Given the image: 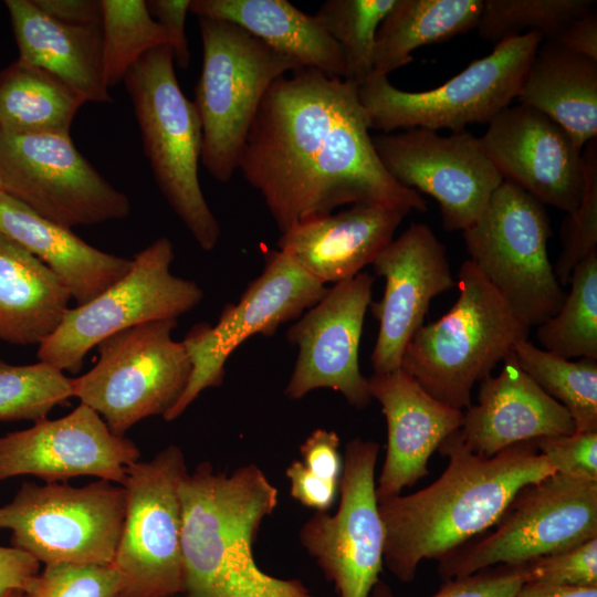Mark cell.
<instances>
[{
	"label": "cell",
	"mask_w": 597,
	"mask_h": 597,
	"mask_svg": "<svg viewBox=\"0 0 597 597\" xmlns=\"http://www.w3.org/2000/svg\"><path fill=\"white\" fill-rule=\"evenodd\" d=\"M483 0H396L375 42L374 71L388 75L412 61V52L478 27Z\"/></svg>",
	"instance_id": "30"
},
{
	"label": "cell",
	"mask_w": 597,
	"mask_h": 597,
	"mask_svg": "<svg viewBox=\"0 0 597 597\" xmlns=\"http://www.w3.org/2000/svg\"><path fill=\"white\" fill-rule=\"evenodd\" d=\"M19 57L51 73L85 102L109 103L102 55L101 24L59 22L32 0H6Z\"/></svg>",
	"instance_id": "26"
},
{
	"label": "cell",
	"mask_w": 597,
	"mask_h": 597,
	"mask_svg": "<svg viewBox=\"0 0 597 597\" xmlns=\"http://www.w3.org/2000/svg\"><path fill=\"white\" fill-rule=\"evenodd\" d=\"M0 597H25V594L22 590H10Z\"/></svg>",
	"instance_id": "50"
},
{
	"label": "cell",
	"mask_w": 597,
	"mask_h": 597,
	"mask_svg": "<svg viewBox=\"0 0 597 597\" xmlns=\"http://www.w3.org/2000/svg\"><path fill=\"white\" fill-rule=\"evenodd\" d=\"M119 575L113 564L44 565L25 597H117Z\"/></svg>",
	"instance_id": "39"
},
{
	"label": "cell",
	"mask_w": 597,
	"mask_h": 597,
	"mask_svg": "<svg viewBox=\"0 0 597 597\" xmlns=\"http://www.w3.org/2000/svg\"><path fill=\"white\" fill-rule=\"evenodd\" d=\"M374 280L369 273L360 272L335 283L289 327L287 341L297 347L294 369L285 388L290 399L329 388L357 409L370 404L368 378L360 371L358 350Z\"/></svg>",
	"instance_id": "18"
},
{
	"label": "cell",
	"mask_w": 597,
	"mask_h": 597,
	"mask_svg": "<svg viewBox=\"0 0 597 597\" xmlns=\"http://www.w3.org/2000/svg\"><path fill=\"white\" fill-rule=\"evenodd\" d=\"M174 244L157 238L132 259L125 275L93 300L69 307L38 358L61 371L78 373L87 353L106 337L142 323L177 320L203 298L191 280L170 272Z\"/></svg>",
	"instance_id": "11"
},
{
	"label": "cell",
	"mask_w": 597,
	"mask_h": 597,
	"mask_svg": "<svg viewBox=\"0 0 597 597\" xmlns=\"http://www.w3.org/2000/svg\"><path fill=\"white\" fill-rule=\"evenodd\" d=\"M0 233L44 263L76 305L100 295L132 266V260L88 244L4 191H0Z\"/></svg>",
	"instance_id": "25"
},
{
	"label": "cell",
	"mask_w": 597,
	"mask_h": 597,
	"mask_svg": "<svg viewBox=\"0 0 597 597\" xmlns=\"http://www.w3.org/2000/svg\"><path fill=\"white\" fill-rule=\"evenodd\" d=\"M0 191H3L1 177H0Z\"/></svg>",
	"instance_id": "52"
},
{
	"label": "cell",
	"mask_w": 597,
	"mask_h": 597,
	"mask_svg": "<svg viewBox=\"0 0 597 597\" xmlns=\"http://www.w3.org/2000/svg\"><path fill=\"white\" fill-rule=\"evenodd\" d=\"M187 472L176 444L126 469L125 516L112 562L119 575L117 597L184 591L179 486Z\"/></svg>",
	"instance_id": "13"
},
{
	"label": "cell",
	"mask_w": 597,
	"mask_h": 597,
	"mask_svg": "<svg viewBox=\"0 0 597 597\" xmlns=\"http://www.w3.org/2000/svg\"><path fill=\"white\" fill-rule=\"evenodd\" d=\"M191 0H150L146 1L153 18L164 28L169 39L174 60L180 67H188L190 53L186 36V17Z\"/></svg>",
	"instance_id": "44"
},
{
	"label": "cell",
	"mask_w": 597,
	"mask_h": 597,
	"mask_svg": "<svg viewBox=\"0 0 597 597\" xmlns=\"http://www.w3.org/2000/svg\"><path fill=\"white\" fill-rule=\"evenodd\" d=\"M455 287L450 310L413 334L400 368L430 396L462 410L472 405L474 385L528 338L530 327L470 260L461 264Z\"/></svg>",
	"instance_id": "4"
},
{
	"label": "cell",
	"mask_w": 597,
	"mask_h": 597,
	"mask_svg": "<svg viewBox=\"0 0 597 597\" xmlns=\"http://www.w3.org/2000/svg\"><path fill=\"white\" fill-rule=\"evenodd\" d=\"M339 444L341 440L335 431L315 429L300 447L303 464L318 478L339 484L343 471Z\"/></svg>",
	"instance_id": "43"
},
{
	"label": "cell",
	"mask_w": 597,
	"mask_h": 597,
	"mask_svg": "<svg viewBox=\"0 0 597 597\" xmlns=\"http://www.w3.org/2000/svg\"><path fill=\"white\" fill-rule=\"evenodd\" d=\"M535 443L555 473L597 482V432L545 436Z\"/></svg>",
	"instance_id": "42"
},
{
	"label": "cell",
	"mask_w": 597,
	"mask_h": 597,
	"mask_svg": "<svg viewBox=\"0 0 597 597\" xmlns=\"http://www.w3.org/2000/svg\"><path fill=\"white\" fill-rule=\"evenodd\" d=\"M198 19L202 69L193 103L202 126L201 161L214 179L228 182L268 88L303 66L230 21Z\"/></svg>",
	"instance_id": "6"
},
{
	"label": "cell",
	"mask_w": 597,
	"mask_h": 597,
	"mask_svg": "<svg viewBox=\"0 0 597 597\" xmlns=\"http://www.w3.org/2000/svg\"><path fill=\"white\" fill-rule=\"evenodd\" d=\"M72 380L44 362L11 365L0 359V421L46 418L73 397Z\"/></svg>",
	"instance_id": "37"
},
{
	"label": "cell",
	"mask_w": 597,
	"mask_h": 597,
	"mask_svg": "<svg viewBox=\"0 0 597 597\" xmlns=\"http://www.w3.org/2000/svg\"><path fill=\"white\" fill-rule=\"evenodd\" d=\"M583 159V196L562 224V251L553 268L561 285L568 284L576 265L597 250V138L585 145Z\"/></svg>",
	"instance_id": "38"
},
{
	"label": "cell",
	"mask_w": 597,
	"mask_h": 597,
	"mask_svg": "<svg viewBox=\"0 0 597 597\" xmlns=\"http://www.w3.org/2000/svg\"><path fill=\"white\" fill-rule=\"evenodd\" d=\"M186 597H313L298 579L264 573L252 545L279 502L277 489L254 463L231 474L200 463L179 486Z\"/></svg>",
	"instance_id": "3"
},
{
	"label": "cell",
	"mask_w": 597,
	"mask_h": 597,
	"mask_svg": "<svg viewBox=\"0 0 597 597\" xmlns=\"http://www.w3.org/2000/svg\"><path fill=\"white\" fill-rule=\"evenodd\" d=\"M554 41L597 61V10L574 19Z\"/></svg>",
	"instance_id": "48"
},
{
	"label": "cell",
	"mask_w": 597,
	"mask_h": 597,
	"mask_svg": "<svg viewBox=\"0 0 597 597\" xmlns=\"http://www.w3.org/2000/svg\"><path fill=\"white\" fill-rule=\"evenodd\" d=\"M168 597H186V596L182 593H179V594H175Z\"/></svg>",
	"instance_id": "51"
},
{
	"label": "cell",
	"mask_w": 597,
	"mask_h": 597,
	"mask_svg": "<svg viewBox=\"0 0 597 597\" xmlns=\"http://www.w3.org/2000/svg\"><path fill=\"white\" fill-rule=\"evenodd\" d=\"M189 11L198 18L230 21L303 67L346 77L339 45L314 14L286 0H191Z\"/></svg>",
	"instance_id": "28"
},
{
	"label": "cell",
	"mask_w": 597,
	"mask_h": 597,
	"mask_svg": "<svg viewBox=\"0 0 597 597\" xmlns=\"http://www.w3.org/2000/svg\"><path fill=\"white\" fill-rule=\"evenodd\" d=\"M3 191L65 228L121 220L128 197L77 150L70 133L17 135L0 130Z\"/></svg>",
	"instance_id": "14"
},
{
	"label": "cell",
	"mask_w": 597,
	"mask_h": 597,
	"mask_svg": "<svg viewBox=\"0 0 597 597\" xmlns=\"http://www.w3.org/2000/svg\"><path fill=\"white\" fill-rule=\"evenodd\" d=\"M374 271L385 279L380 301L370 303L379 323L370 355L375 374L400 368L406 346L423 325L431 301L457 286L446 247L426 223H412L378 254Z\"/></svg>",
	"instance_id": "20"
},
{
	"label": "cell",
	"mask_w": 597,
	"mask_h": 597,
	"mask_svg": "<svg viewBox=\"0 0 597 597\" xmlns=\"http://www.w3.org/2000/svg\"><path fill=\"white\" fill-rule=\"evenodd\" d=\"M379 449L360 438L346 444L336 513L315 512L298 533L338 597H369L383 569L385 531L375 481Z\"/></svg>",
	"instance_id": "16"
},
{
	"label": "cell",
	"mask_w": 597,
	"mask_h": 597,
	"mask_svg": "<svg viewBox=\"0 0 597 597\" xmlns=\"http://www.w3.org/2000/svg\"><path fill=\"white\" fill-rule=\"evenodd\" d=\"M595 9V0H483L476 29L494 45L527 32L555 40L574 19Z\"/></svg>",
	"instance_id": "35"
},
{
	"label": "cell",
	"mask_w": 597,
	"mask_h": 597,
	"mask_svg": "<svg viewBox=\"0 0 597 597\" xmlns=\"http://www.w3.org/2000/svg\"><path fill=\"white\" fill-rule=\"evenodd\" d=\"M169 45L145 53L124 77L156 184L198 245L211 251L221 228L202 193V126L181 91Z\"/></svg>",
	"instance_id": "5"
},
{
	"label": "cell",
	"mask_w": 597,
	"mask_h": 597,
	"mask_svg": "<svg viewBox=\"0 0 597 597\" xmlns=\"http://www.w3.org/2000/svg\"><path fill=\"white\" fill-rule=\"evenodd\" d=\"M139 458L130 439L113 433L80 402L64 417L0 437V481L25 474L45 482L90 475L122 485L126 469Z\"/></svg>",
	"instance_id": "19"
},
{
	"label": "cell",
	"mask_w": 597,
	"mask_h": 597,
	"mask_svg": "<svg viewBox=\"0 0 597 597\" xmlns=\"http://www.w3.org/2000/svg\"><path fill=\"white\" fill-rule=\"evenodd\" d=\"M513 597H597V587L523 583Z\"/></svg>",
	"instance_id": "49"
},
{
	"label": "cell",
	"mask_w": 597,
	"mask_h": 597,
	"mask_svg": "<svg viewBox=\"0 0 597 597\" xmlns=\"http://www.w3.org/2000/svg\"><path fill=\"white\" fill-rule=\"evenodd\" d=\"M524 583L597 587V537L521 564Z\"/></svg>",
	"instance_id": "40"
},
{
	"label": "cell",
	"mask_w": 597,
	"mask_h": 597,
	"mask_svg": "<svg viewBox=\"0 0 597 597\" xmlns=\"http://www.w3.org/2000/svg\"><path fill=\"white\" fill-rule=\"evenodd\" d=\"M176 326L177 320L151 321L103 339L94 366L73 378V397L96 411L117 436L147 417H164L191 374L182 342L171 336Z\"/></svg>",
	"instance_id": "9"
},
{
	"label": "cell",
	"mask_w": 597,
	"mask_h": 597,
	"mask_svg": "<svg viewBox=\"0 0 597 597\" xmlns=\"http://www.w3.org/2000/svg\"><path fill=\"white\" fill-rule=\"evenodd\" d=\"M514 354L521 369L569 413L576 431L597 432V359L570 360L527 339Z\"/></svg>",
	"instance_id": "32"
},
{
	"label": "cell",
	"mask_w": 597,
	"mask_h": 597,
	"mask_svg": "<svg viewBox=\"0 0 597 597\" xmlns=\"http://www.w3.org/2000/svg\"><path fill=\"white\" fill-rule=\"evenodd\" d=\"M71 298L44 263L0 233V341L40 345L59 326Z\"/></svg>",
	"instance_id": "29"
},
{
	"label": "cell",
	"mask_w": 597,
	"mask_h": 597,
	"mask_svg": "<svg viewBox=\"0 0 597 597\" xmlns=\"http://www.w3.org/2000/svg\"><path fill=\"white\" fill-rule=\"evenodd\" d=\"M371 138L378 158L395 180L438 202L442 224L449 231L463 232L472 226L503 181L478 137L467 130L442 136L410 128Z\"/></svg>",
	"instance_id": "17"
},
{
	"label": "cell",
	"mask_w": 597,
	"mask_h": 597,
	"mask_svg": "<svg viewBox=\"0 0 597 597\" xmlns=\"http://www.w3.org/2000/svg\"><path fill=\"white\" fill-rule=\"evenodd\" d=\"M396 0H327L314 14L339 45L345 80L360 85L374 71L377 30Z\"/></svg>",
	"instance_id": "36"
},
{
	"label": "cell",
	"mask_w": 597,
	"mask_h": 597,
	"mask_svg": "<svg viewBox=\"0 0 597 597\" xmlns=\"http://www.w3.org/2000/svg\"><path fill=\"white\" fill-rule=\"evenodd\" d=\"M501 175L543 205L574 211L584 191V159L569 135L541 112L507 106L478 137Z\"/></svg>",
	"instance_id": "21"
},
{
	"label": "cell",
	"mask_w": 597,
	"mask_h": 597,
	"mask_svg": "<svg viewBox=\"0 0 597 597\" xmlns=\"http://www.w3.org/2000/svg\"><path fill=\"white\" fill-rule=\"evenodd\" d=\"M462 233L469 260L527 327L557 313L566 294L548 259L552 231L543 203L503 180Z\"/></svg>",
	"instance_id": "8"
},
{
	"label": "cell",
	"mask_w": 597,
	"mask_h": 597,
	"mask_svg": "<svg viewBox=\"0 0 597 597\" xmlns=\"http://www.w3.org/2000/svg\"><path fill=\"white\" fill-rule=\"evenodd\" d=\"M369 392L383 410L387 448L376 483L377 500L401 494L429 474L428 461L463 423V410L430 396L401 368L368 377Z\"/></svg>",
	"instance_id": "22"
},
{
	"label": "cell",
	"mask_w": 597,
	"mask_h": 597,
	"mask_svg": "<svg viewBox=\"0 0 597 597\" xmlns=\"http://www.w3.org/2000/svg\"><path fill=\"white\" fill-rule=\"evenodd\" d=\"M86 102L64 82L21 59L0 71V130L70 133Z\"/></svg>",
	"instance_id": "31"
},
{
	"label": "cell",
	"mask_w": 597,
	"mask_h": 597,
	"mask_svg": "<svg viewBox=\"0 0 597 597\" xmlns=\"http://www.w3.org/2000/svg\"><path fill=\"white\" fill-rule=\"evenodd\" d=\"M369 129L354 82L301 67L270 85L239 169L280 233L344 205L427 210L419 192L385 169Z\"/></svg>",
	"instance_id": "1"
},
{
	"label": "cell",
	"mask_w": 597,
	"mask_h": 597,
	"mask_svg": "<svg viewBox=\"0 0 597 597\" xmlns=\"http://www.w3.org/2000/svg\"><path fill=\"white\" fill-rule=\"evenodd\" d=\"M290 493L302 505L316 512H327L336 501L339 484L325 481L312 473L302 461H293L285 471Z\"/></svg>",
	"instance_id": "45"
},
{
	"label": "cell",
	"mask_w": 597,
	"mask_h": 597,
	"mask_svg": "<svg viewBox=\"0 0 597 597\" xmlns=\"http://www.w3.org/2000/svg\"><path fill=\"white\" fill-rule=\"evenodd\" d=\"M409 212L395 206L352 205L293 226L281 233L279 250L324 285L335 284L373 264Z\"/></svg>",
	"instance_id": "23"
},
{
	"label": "cell",
	"mask_w": 597,
	"mask_h": 597,
	"mask_svg": "<svg viewBox=\"0 0 597 597\" xmlns=\"http://www.w3.org/2000/svg\"><path fill=\"white\" fill-rule=\"evenodd\" d=\"M100 1L104 77L111 88L124 80L145 53L169 45V39L150 14L146 1Z\"/></svg>",
	"instance_id": "34"
},
{
	"label": "cell",
	"mask_w": 597,
	"mask_h": 597,
	"mask_svg": "<svg viewBox=\"0 0 597 597\" xmlns=\"http://www.w3.org/2000/svg\"><path fill=\"white\" fill-rule=\"evenodd\" d=\"M40 572V563L28 553L0 546V596L10 590L28 591Z\"/></svg>",
	"instance_id": "46"
},
{
	"label": "cell",
	"mask_w": 597,
	"mask_h": 597,
	"mask_svg": "<svg viewBox=\"0 0 597 597\" xmlns=\"http://www.w3.org/2000/svg\"><path fill=\"white\" fill-rule=\"evenodd\" d=\"M431 597H513L524 583L521 564H500L464 577L443 580ZM369 597H396L383 580L373 587Z\"/></svg>",
	"instance_id": "41"
},
{
	"label": "cell",
	"mask_w": 597,
	"mask_h": 597,
	"mask_svg": "<svg viewBox=\"0 0 597 597\" xmlns=\"http://www.w3.org/2000/svg\"><path fill=\"white\" fill-rule=\"evenodd\" d=\"M543 40L536 32L506 39L428 91H402L387 75L373 72L358 85L369 128L383 133L399 128L461 132L470 124H489L517 97Z\"/></svg>",
	"instance_id": "7"
},
{
	"label": "cell",
	"mask_w": 597,
	"mask_h": 597,
	"mask_svg": "<svg viewBox=\"0 0 597 597\" xmlns=\"http://www.w3.org/2000/svg\"><path fill=\"white\" fill-rule=\"evenodd\" d=\"M496 376L480 381L478 404L463 412L460 434L474 453L490 458L515 443L576 431L567 410L517 364L514 352Z\"/></svg>",
	"instance_id": "24"
},
{
	"label": "cell",
	"mask_w": 597,
	"mask_h": 597,
	"mask_svg": "<svg viewBox=\"0 0 597 597\" xmlns=\"http://www.w3.org/2000/svg\"><path fill=\"white\" fill-rule=\"evenodd\" d=\"M125 516V490L107 480L84 486L24 482L0 506L12 547L44 565L111 564Z\"/></svg>",
	"instance_id": "12"
},
{
	"label": "cell",
	"mask_w": 597,
	"mask_h": 597,
	"mask_svg": "<svg viewBox=\"0 0 597 597\" xmlns=\"http://www.w3.org/2000/svg\"><path fill=\"white\" fill-rule=\"evenodd\" d=\"M488 535L438 561L443 580L519 565L597 537V482L553 473L522 488Z\"/></svg>",
	"instance_id": "10"
},
{
	"label": "cell",
	"mask_w": 597,
	"mask_h": 597,
	"mask_svg": "<svg viewBox=\"0 0 597 597\" xmlns=\"http://www.w3.org/2000/svg\"><path fill=\"white\" fill-rule=\"evenodd\" d=\"M561 308L536 328L543 349L570 358L597 359V250L573 270Z\"/></svg>",
	"instance_id": "33"
},
{
	"label": "cell",
	"mask_w": 597,
	"mask_h": 597,
	"mask_svg": "<svg viewBox=\"0 0 597 597\" xmlns=\"http://www.w3.org/2000/svg\"><path fill=\"white\" fill-rule=\"evenodd\" d=\"M327 287L280 250L264 254L262 273L249 283L237 303L224 306L216 325L196 324L181 341L191 364L187 387L163 417L178 418L207 388L219 387L230 355L250 336L273 335L280 325L298 318Z\"/></svg>",
	"instance_id": "15"
},
{
	"label": "cell",
	"mask_w": 597,
	"mask_h": 597,
	"mask_svg": "<svg viewBox=\"0 0 597 597\" xmlns=\"http://www.w3.org/2000/svg\"><path fill=\"white\" fill-rule=\"evenodd\" d=\"M516 98L558 124L580 151L597 138V61L543 40Z\"/></svg>",
	"instance_id": "27"
},
{
	"label": "cell",
	"mask_w": 597,
	"mask_h": 597,
	"mask_svg": "<svg viewBox=\"0 0 597 597\" xmlns=\"http://www.w3.org/2000/svg\"><path fill=\"white\" fill-rule=\"evenodd\" d=\"M438 451L449 460L434 482L378 502L384 563L402 583L413 580L421 561H439L493 527L522 488L555 473L535 439L486 458L465 446L459 429Z\"/></svg>",
	"instance_id": "2"
},
{
	"label": "cell",
	"mask_w": 597,
	"mask_h": 597,
	"mask_svg": "<svg viewBox=\"0 0 597 597\" xmlns=\"http://www.w3.org/2000/svg\"><path fill=\"white\" fill-rule=\"evenodd\" d=\"M52 19L73 25L101 24L100 0H32Z\"/></svg>",
	"instance_id": "47"
}]
</instances>
